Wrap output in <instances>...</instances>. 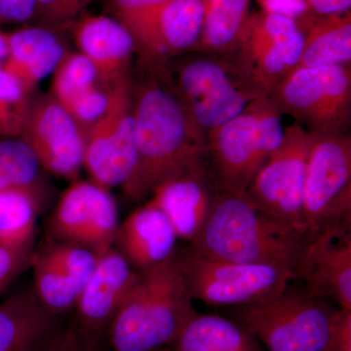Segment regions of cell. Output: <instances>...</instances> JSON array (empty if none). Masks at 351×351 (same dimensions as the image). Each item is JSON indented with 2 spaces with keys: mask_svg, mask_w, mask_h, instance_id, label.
Segmentation results:
<instances>
[{
  "mask_svg": "<svg viewBox=\"0 0 351 351\" xmlns=\"http://www.w3.org/2000/svg\"><path fill=\"white\" fill-rule=\"evenodd\" d=\"M147 78L131 89L136 164L122 186L131 199L144 200L164 182L207 162V134L160 66H147Z\"/></svg>",
  "mask_w": 351,
  "mask_h": 351,
  "instance_id": "6da1fadb",
  "label": "cell"
},
{
  "mask_svg": "<svg viewBox=\"0 0 351 351\" xmlns=\"http://www.w3.org/2000/svg\"><path fill=\"white\" fill-rule=\"evenodd\" d=\"M307 241L261 211L246 193L218 191L202 230L188 245L203 257L270 263L295 274Z\"/></svg>",
  "mask_w": 351,
  "mask_h": 351,
  "instance_id": "7a4b0ae2",
  "label": "cell"
},
{
  "mask_svg": "<svg viewBox=\"0 0 351 351\" xmlns=\"http://www.w3.org/2000/svg\"><path fill=\"white\" fill-rule=\"evenodd\" d=\"M174 257L147 271L108 328L110 351H156L174 343L196 313Z\"/></svg>",
  "mask_w": 351,
  "mask_h": 351,
  "instance_id": "3957f363",
  "label": "cell"
},
{
  "mask_svg": "<svg viewBox=\"0 0 351 351\" xmlns=\"http://www.w3.org/2000/svg\"><path fill=\"white\" fill-rule=\"evenodd\" d=\"M225 311L265 351H327L341 308L293 281L271 297Z\"/></svg>",
  "mask_w": 351,
  "mask_h": 351,
  "instance_id": "277c9868",
  "label": "cell"
},
{
  "mask_svg": "<svg viewBox=\"0 0 351 351\" xmlns=\"http://www.w3.org/2000/svg\"><path fill=\"white\" fill-rule=\"evenodd\" d=\"M281 112L263 95L230 121L208 132L207 164L219 191L245 193L282 143Z\"/></svg>",
  "mask_w": 351,
  "mask_h": 351,
  "instance_id": "5b68a950",
  "label": "cell"
},
{
  "mask_svg": "<svg viewBox=\"0 0 351 351\" xmlns=\"http://www.w3.org/2000/svg\"><path fill=\"white\" fill-rule=\"evenodd\" d=\"M160 66L196 123L214 130L239 115L263 95L239 64L215 57H193L177 66Z\"/></svg>",
  "mask_w": 351,
  "mask_h": 351,
  "instance_id": "8992f818",
  "label": "cell"
},
{
  "mask_svg": "<svg viewBox=\"0 0 351 351\" xmlns=\"http://www.w3.org/2000/svg\"><path fill=\"white\" fill-rule=\"evenodd\" d=\"M175 258L191 299L210 306L228 308L258 302L281 292L295 278L289 267L213 260L189 245L177 250Z\"/></svg>",
  "mask_w": 351,
  "mask_h": 351,
  "instance_id": "52a82bcc",
  "label": "cell"
},
{
  "mask_svg": "<svg viewBox=\"0 0 351 351\" xmlns=\"http://www.w3.org/2000/svg\"><path fill=\"white\" fill-rule=\"evenodd\" d=\"M281 114L307 131L346 133L350 122V64L294 69L269 95Z\"/></svg>",
  "mask_w": 351,
  "mask_h": 351,
  "instance_id": "ba28073f",
  "label": "cell"
},
{
  "mask_svg": "<svg viewBox=\"0 0 351 351\" xmlns=\"http://www.w3.org/2000/svg\"><path fill=\"white\" fill-rule=\"evenodd\" d=\"M304 216L309 239L351 228V138L315 133L307 158Z\"/></svg>",
  "mask_w": 351,
  "mask_h": 351,
  "instance_id": "9c48e42d",
  "label": "cell"
},
{
  "mask_svg": "<svg viewBox=\"0 0 351 351\" xmlns=\"http://www.w3.org/2000/svg\"><path fill=\"white\" fill-rule=\"evenodd\" d=\"M315 133L295 123L284 128L280 145L255 176L246 195L270 219L309 239L304 216L307 158Z\"/></svg>",
  "mask_w": 351,
  "mask_h": 351,
  "instance_id": "30bf717a",
  "label": "cell"
},
{
  "mask_svg": "<svg viewBox=\"0 0 351 351\" xmlns=\"http://www.w3.org/2000/svg\"><path fill=\"white\" fill-rule=\"evenodd\" d=\"M106 112L85 136L83 166L105 189L123 186L136 164L135 120L129 78L110 86Z\"/></svg>",
  "mask_w": 351,
  "mask_h": 351,
  "instance_id": "8fae6325",
  "label": "cell"
},
{
  "mask_svg": "<svg viewBox=\"0 0 351 351\" xmlns=\"http://www.w3.org/2000/svg\"><path fill=\"white\" fill-rule=\"evenodd\" d=\"M119 225L117 202L108 189L75 181L58 201L49 228L58 241L82 245L99 255L114 247Z\"/></svg>",
  "mask_w": 351,
  "mask_h": 351,
  "instance_id": "7c38bea8",
  "label": "cell"
},
{
  "mask_svg": "<svg viewBox=\"0 0 351 351\" xmlns=\"http://www.w3.org/2000/svg\"><path fill=\"white\" fill-rule=\"evenodd\" d=\"M21 138L51 174L75 180L83 166L85 137L69 113L52 96L29 105Z\"/></svg>",
  "mask_w": 351,
  "mask_h": 351,
  "instance_id": "4fadbf2b",
  "label": "cell"
},
{
  "mask_svg": "<svg viewBox=\"0 0 351 351\" xmlns=\"http://www.w3.org/2000/svg\"><path fill=\"white\" fill-rule=\"evenodd\" d=\"M295 277L309 294L351 311V228H331L311 237Z\"/></svg>",
  "mask_w": 351,
  "mask_h": 351,
  "instance_id": "5bb4252c",
  "label": "cell"
},
{
  "mask_svg": "<svg viewBox=\"0 0 351 351\" xmlns=\"http://www.w3.org/2000/svg\"><path fill=\"white\" fill-rule=\"evenodd\" d=\"M202 0H169L131 32L143 64L159 66L195 52L203 23Z\"/></svg>",
  "mask_w": 351,
  "mask_h": 351,
  "instance_id": "9a60e30c",
  "label": "cell"
},
{
  "mask_svg": "<svg viewBox=\"0 0 351 351\" xmlns=\"http://www.w3.org/2000/svg\"><path fill=\"white\" fill-rule=\"evenodd\" d=\"M138 272L132 269L114 247L99 254L93 274L76 300L75 324L94 343L107 335L115 314L137 282Z\"/></svg>",
  "mask_w": 351,
  "mask_h": 351,
  "instance_id": "2e32d148",
  "label": "cell"
},
{
  "mask_svg": "<svg viewBox=\"0 0 351 351\" xmlns=\"http://www.w3.org/2000/svg\"><path fill=\"white\" fill-rule=\"evenodd\" d=\"M218 191L206 162L164 182L149 201L165 215L178 239L189 244L202 230Z\"/></svg>",
  "mask_w": 351,
  "mask_h": 351,
  "instance_id": "e0dca14e",
  "label": "cell"
},
{
  "mask_svg": "<svg viewBox=\"0 0 351 351\" xmlns=\"http://www.w3.org/2000/svg\"><path fill=\"white\" fill-rule=\"evenodd\" d=\"M68 27L80 53L96 69L98 80L112 86L129 78L135 41L119 21L105 15H85Z\"/></svg>",
  "mask_w": 351,
  "mask_h": 351,
  "instance_id": "ac0fdd59",
  "label": "cell"
},
{
  "mask_svg": "<svg viewBox=\"0 0 351 351\" xmlns=\"http://www.w3.org/2000/svg\"><path fill=\"white\" fill-rule=\"evenodd\" d=\"M178 240L165 215L147 201L120 223L114 248L132 269L144 272L174 257Z\"/></svg>",
  "mask_w": 351,
  "mask_h": 351,
  "instance_id": "d6986e66",
  "label": "cell"
},
{
  "mask_svg": "<svg viewBox=\"0 0 351 351\" xmlns=\"http://www.w3.org/2000/svg\"><path fill=\"white\" fill-rule=\"evenodd\" d=\"M8 53L1 68L27 90L54 73L66 55L53 29L41 25L23 27L7 34Z\"/></svg>",
  "mask_w": 351,
  "mask_h": 351,
  "instance_id": "ffe728a7",
  "label": "cell"
},
{
  "mask_svg": "<svg viewBox=\"0 0 351 351\" xmlns=\"http://www.w3.org/2000/svg\"><path fill=\"white\" fill-rule=\"evenodd\" d=\"M61 328L59 317L40 304L32 288L0 304V351H34Z\"/></svg>",
  "mask_w": 351,
  "mask_h": 351,
  "instance_id": "44dd1931",
  "label": "cell"
},
{
  "mask_svg": "<svg viewBox=\"0 0 351 351\" xmlns=\"http://www.w3.org/2000/svg\"><path fill=\"white\" fill-rule=\"evenodd\" d=\"M302 29L304 43L295 69L350 64V11L341 15H314Z\"/></svg>",
  "mask_w": 351,
  "mask_h": 351,
  "instance_id": "7402d4cb",
  "label": "cell"
},
{
  "mask_svg": "<svg viewBox=\"0 0 351 351\" xmlns=\"http://www.w3.org/2000/svg\"><path fill=\"white\" fill-rule=\"evenodd\" d=\"M171 348L174 351H265L250 332L230 318L197 311Z\"/></svg>",
  "mask_w": 351,
  "mask_h": 351,
  "instance_id": "603a6c76",
  "label": "cell"
},
{
  "mask_svg": "<svg viewBox=\"0 0 351 351\" xmlns=\"http://www.w3.org/2000/svg\"><path fill=\"white\" fill-rule=\"evenodd\" d=\"M203 23L195 52H237L250 20L251 0H202Z\"/></svg>",
  "mask_w": 351,
  "mask_h": 351,
  "instance_id": "cb8c5ba5",
  "label": "cell"
},
{
  "mask_svg": "<svg viewBox=\"0 0 351 351\" xmlns=\"http://www.w3.org/2000/svg\"><path fill=\"white\" fill-rule=\"evenodd\" d=\"M304 32L269 46L243 63H237L252 82L269 95L279 82L297 66L301 56Z\"/></svg>",
  "mask_w": 351,
  "mask_h": 351,
  "instance_id": "d4e9b609",
  "label": "cell"
},
{
  "mask_svg": "<svg viewBox=\"0 0 351 351\" xmlns=\"http://www.w3.org/2000/svg\"><path fill=\"white\" fill-rule=\"evenodd\" d=\"M34 290L38 301L55 316L75 308L80 289L61 269H58L43 252H36L32 258Z\"/></svg>",
  "mask_w": 351,
  "mask_h": 351,
  "instance_id": "484cf974",
  "label": "cell"
},
{
  "mask_svg": "<svg viewBox=\"0 0 351 351\" xmlns=\"http://www.w3.org/2000/svg\"><path fill=\"white\" fill-rule=\"evenodd\" d=\"M40 168L38 157L22 138L0 142V191H27L36 197L34 186Z\"/></svg>",
  "mask_w": 351,
  "mask_h": 351,
  "instance_id": "4316f807",
  "label": "cell"
},
{
  "mask_svg": "<svg viewBox=\"0 0 351 351\" xmlns=\"http://www.w3.org/2000/svg\"><path fill=\"white\" fill-rule=\"evenodd\" d=\"M38 200L23 191H0V242L34 239Z\"/></svg>",
  "mask_w": 351,
  "mask_h": 351,
  "instance_id": "83f0119b",
  "label": "cell"
},
{
  "mask_svg": "<svg viewBox=\"0 0 351 351\" xmlns=\"http://www.w3.org/2000/svg\"><path fill=\"white\" fill-rule=\"evenodd\" d=\"M302 31L297 21L278 14L252 13L241 46L239 63H243L263 50Z\"/></svg>",
  "mask_w": 351,
  "mask_h": 351,
  "instance_id": "f1b7e54d",
  "label": "cell"
},
{
  "mask_svg": "<svg viewBox=\"0 0 351 351\" xmlns=\"http://www.w3.org/2000/svg\"><path fill=\"white\" fill-rule=\"evenodd\" d=\"M53 73L52 97L64 108L96 87L98 80L96 69L82 53H66Z\"/></svg>",
  "mask_w": 351,
  "mask_h": 351,
  "instance_id": "f546056e",
  "label": "cell"
},
{
  "mask_svg": "<svg viewBox=\"0 0 351 351\" xmlns=\"http://www.w3.org/2000/svg\"><path fill=\"white\" fill-rule=\"evenodd\" d=\"M29 92L0 66V136L21 137L31 101Z\"/></svg>",
  "mask_w": 351,
  "mask_h": 351,
  "instance_id": "4dcf8cb0",
  "label": "cell"
},
{
  "mask_svg": "<svg viewBox=\"0 0 351 351\" xmlns=\"http://www.w3.org/2000/svg\"><path fill=\"white\" fill-rule=\"evenodd\" d=\"M46 257L82 291L93 274L98 254L86 247L66 242H57L43 251Z\"/></svg>",
  "mask_w": 351,
  "mask_h": 351,
  "instance_id": "1f68e13d",
  "label": "cell"
},
{
  "mask_svg": "<svg viewBox=\"0 0 351 351\" xmlns=\"http://www.w3.org/2000/svg\"><path fill=\"white\" fill-rule=\"evenodd\" d=\"M34 239L25 242H0V295L3 294L25 271L32 267Z\"/></svg>",
  "mask_w": 351,
  "mask_h": 351,
  "instance_id": "d6a6232c",
  "label": "cell"
},
{
  "mask_svg": "<svg viewBox=\"0 0 351 351\" xmlns=\"http://www.w3.org/2000/svg\"><path fill=\"white\" fill-rule=\"evenodd\" d=\"M94 0H36L34 19L51 29L68 27Z\"/></svg>",
  "mask_w": 351,
  "mask_h": 351,
  "instance_id": "836d02e7",
  "label": "cell"
},
{
  "mask_svg": "<svg viewBox=\"0 0 351 351\" xmlns=\"http://www.w3.org/2000/svg\"><path fill=\"white\" fill-rule=\"evenodd\" d=\"M169 0H108V7L129 32L133 31Z\"/></svg>",
  "mask_w": 351,
  "mask_h": 351,
  "instance_id": "e575fe53",
  "label": "cell"
},
{
  "mask_svg": "<svg viewBox=\"0 0 351 351\" xmlns=\"http://www.w3.org/2000/svg\"><path fill=\"white\" fill-rule=\"evenodd\" d=\"M108 101V93L95 87L76 99L64 110L75 120L78 126L80 127V124L92 126L106 112Z\"/></svg>",
  "mask_w": 351,
  "mask_h": 351,
  "instance_id": "d590c367",
  "label": "cell"
},
{
  "mask_svg": "<svg viewBox=\"0 0 351 351\" xmlns=\"http://www.w3.org/2000/svg\"><path fill=\"white\" fill-rule=\"evenodd\" d=\"M97 346L73 322L61 328L34 351H97Z\"/></svg>",
  "mask_w": 351,
  "mask_h": 351,
  "instance_id": "8d00e7d4",
  "label": "cell"
},
{
  "mask_svg": "<svg viewBox=\"0 0 351 351\" xmlns=\"http://www.w3.org/2000/svg\"><path fill=\"white\" fill-rule=\"evenodd\" d=\"M263 12L278 14L297 21L300 25L313 17L307 0H257Z\"/></svg>",
  "mask_w": 351,
  "mask_h": 351,
  "instance_id": "74e56055",
  "label": "cell"
},
{
  "mask_svg": "<svg viewBox=\"0 0 351 351\" xmlns=\"http://www.w3.org/2000/svg\"><path fill=\"white\" fill-rule=\"evenodd\" d=\"M36 0H0V25L19 24L34 19Z\"/></svg>",
  "mask_w": 351,
  "mask_h": 351,
  "instance_id": "f35d334b",
  "label": "cell"
},
{
  "mask_svg": "<svg viewBox=\"0 0 351 351\" xmlns=\"http://www.w3.org/2000/svg\"><path fill=\"white\" fill-rule=\"evenodd\" d=\"M327 351H351V311H339Z\"/></svg>",
  "mask_w": 351,
  "mask_h": 351,
  "instance_id": "ab89813d",
  "label": "cell"
},
{
  "mask_svg": "<svg viewBox=\"0 0 351 351\" xmlns=\"http://www.w3.org/2000/svg\"><path fill=\"white\" fill-rule=\"evenodd\" d=\"M311 11L317 16L341 15L350 12L351 0H307Z\"/></svg>",
  "mask_w": 351,
  "mask_h": 351,
  "instance_id": "60d3db41",
  "label": "cell"
},
{
  "mask_svg": "<svg viewBox=\"0 0 351 351\" xmlns=\"http://www.w3.org/2000/svg\"><path fill=\"white\" fill-rule=\"evenodd\" d=\"M8 53V43H7V34L0 29V61L5 60Z\"/></svg>",
  "mask_w": 351,
  "mask_h": 351,
  "instance_id": "b9f144b4",
  "label": "cell"
},
{
  "mask_svg": "<svg viewBox=\"0 0 351 351\" xmlns=\"http://www.w3.org/2000/svg\"><path fill=\"white\" fill-rule=\"evenodd\" d=\"M156 351H174V350H173L171 346H167V348H160V350H157Z\"/></svg>",
  "mask_w": 351,
  "mask_h": 351,
  "instance_id": "7bdbcfd3",
  "label": "cell"
}]
</instances>
